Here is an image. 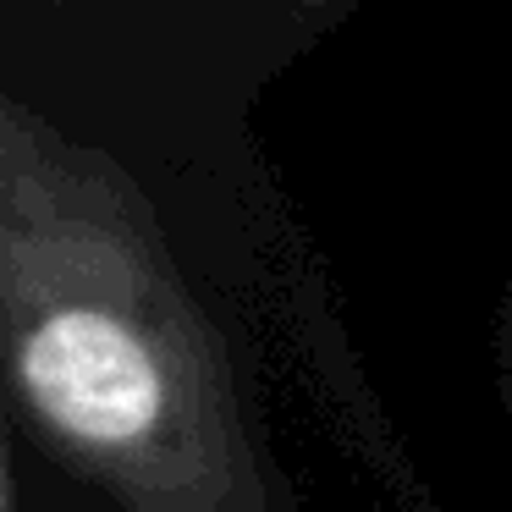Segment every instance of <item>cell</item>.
I'll return each instance as SVG.
<instances>
[{"label":"cell","mask_w":512,"mask_h":512,"mask_svg":"<svg viewBox=\"0 0 512 512\" xmlns=\"http://www.w3.org/2000/svg\"><path fill=\"white\" fill-rule=\"evenodd\" d=\"M0 369L122 512H254L243 419L144 199L0 94Z\"/></svg>","instance_id":"1"},{"label":"cell","mask_w":512,"mask_h":512,"mask_svg":"<svg viewBox=\"0 0 512 512\" xmlns=\"http://www.w3.org/2000/svg\"><path fill=\"white\" fill-rule=\"evenodd\" d=\"M0 512H17V496H12V474H6V446H0Z\"/></svg>","instance_id":"2"}]
</instances>
